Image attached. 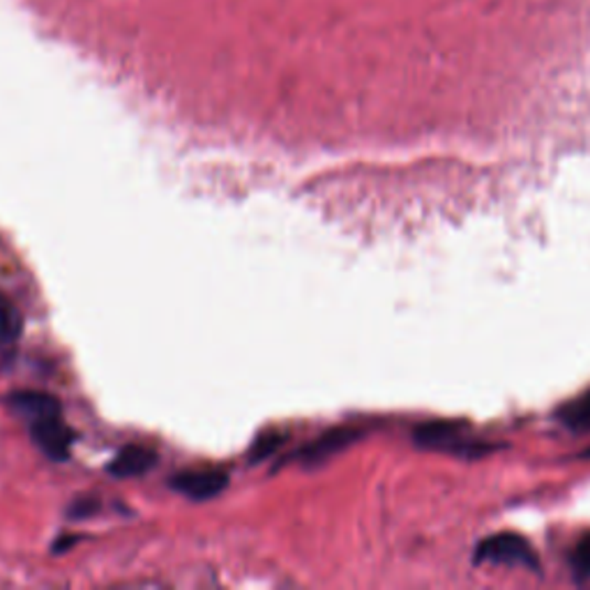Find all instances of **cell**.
I'll return each instance as SVG.
<instances>
[{
    "label": "cell",
    "instance_id": "6da1fadb",
    "mask_svg": "<svg viewBox=\"0 0 590 590\" xmlns=\"http://www.w3.org/2000/svg\"><path fill=\"white\" fill-rule=\"evenodd\" d=\"M478 562H492V566H509V568H526L533 570L537 566L535 551L530 543L515 533H501L486 537L484 543L475 549Z\"/></svg>",
    "mask_w": 590,
    "mask_h": 590
},
{
    "label": "cell",
    "instance_id": "7a4b0ae2",
    "mask_svg": "<svg viewBox=\"0 0 590 590\" xmlns=\"http://www.w3.org/2000/svg\"><path fill=\"white\" fill-rule=\"evenodd\" d=\"M228 484V475L217 469H199V471H183L171 478V486L175 492L192 501H208L219 496Z\"/></svg>",
    "mask_w": 590,
    "mask_h": 590
},
{
    "label": "cell",
    "instance_id": "3957f363",
    "mask_svg": "<svg viewBox=\"0 0 590 590\" xmlns=\"http://www.w3.org/2000/svg\"><path fill=\"white\" fill-rule=\"evenodd\" d=\"M31 433H33V441L37 443V448L56 461H63L69 457V448H72V431L69 427L63 422L61 414L58 416H49V418H40L31 422Z\"/></svg>",
    "mask_w": 590,
    "mask_h": 590
},
{
    "label": "cell",
    "instance_id": "277c9868",
    "mask_svg": "<svg viewBox=\"0 0 590 590\" xmlns=\"http://www.w3.org/2000/svg\"><path fill=\"white\" fill-rule=\"evenodd\" d=\"M155 461H158L155 450H150L146 446H127L111 461L109 473L116 478H139L155 466Z\"/></svg>",
    "mask_w": 590,
    "mask_h": 590
},
{
    "label": "cell",
    "instance_id": "5b68a950",
    "mask_svg": "<svg viewBox=\"0 0 590 590\" xmlns=\"http://www.w3.org/2000/svg\"><path fill=\"white\" fill-rule=\"evenodd\" d=\"M461 433H464V427H461L459 422H427L422 427L416 429L414 439L420 448H427V450H448V448H457L464 443V439H461Z\"/></svg>",
    "mask_w": 590,
    "mask_h": 590
},
{
    "label": "cell",
    "instance_id": "8992f818",
    "mask_svg": "<svg viewBox=\"0 0 590 590\" xmlns=\"http://www.w3.org/2000/svg\"><path fill=\"white\" fill-rule=\"evenodd\" d=\"M12 406L31 422L61 414V404L54 397L42 393H19L12 397Z\"/></svg>",
    "mask_w": 590,
    "mask_h": 590
},
{
    "label": "cell",
    "instance_id": "52a82bcc",
    "mask_svg": "<svg viewBox=\"0 0 590 590\" xmlns=\"http://www.w3.org/2000/svg\"><path fill=\"white\" fill-rule=\"evenodd\" d=\"M355 439V433L351 429H335V431H328L325 436H321L319 441H314L310 448L302 452V459L310 461V464H321L323 459L337 454L340 450H344L351 441Z\"/></svg>",
    "mask_w": 590,
    "mask_h": 590
},
{
    "label": "cell",
    "instance_id": "ba28073f",
    "mask_svg": "<svg viewBox=\"0 0 590 590\" xmlns=\"http://www.w3.org/2000/svg\"><path fill=\"white\" fill-rule=\"evenodd\" d=\"M558 418L572 431H590V390L562 406Z\"/></svg>",
    "mask_w": 590,
    "mask_h": 590
},
{
    "label": "cell",
    "instance_id": "9c48e42d",
    "mask_svg": "<svg viewBox=\"0 0 590 590\" xmlns=\"http://www.w3.org/2000/svg\"><path fill=\"white\" fill-rule=\"evenodd\" d=\"M21 328H23V321H21L19 310L6 296H0V342L17 340Z\"/></svg>",
    "mask_w": 590,
    "mask_h": 590
},
{
    "label": "cell",
    "instance_id": "30bf717a",
    "mask_svg": "<svg viewBox=\"0 0 590 590\" xmlns=\"http://www.w3.org/2000/svg\"><path fill=\"white\" fill-rule=\"evenodd\" d=\"M572 566L579 577H590V533L577 545L575 556H572Z\"/></svg>",
    "mask_w": 590,
    "mask_h": 590
},
{
    "label": "cell",
    "instance_id": "8fae6325",
    "mask_svg": "<svg viewBox=\"0 0 590 590\" xmlns=\"http://www.w3.org/2000/svg\"><path fill=\"white\" fill-rule=\"evenodd\" d=\"M279 441H281V436H277V433H266L264 439L256 441L251 457H254V459H264V457H268V454L279 446Z\"/></svg>",
    "mask_w": 590,
    "mask_h": 590
}]
</instances>
